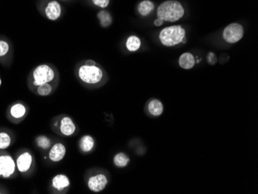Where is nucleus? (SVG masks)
I'll use <instances>...</instances> for the list:
<instances>
[{
    "label": "nucleus",
    "mask_w": 258,
    "mask_h": 194,
    "mask_svg": "<svg viewBox=\"0 0 258 194\" xmlns=\"http://www.w3.org/2000/svg\"><path fill=\"white\" fill-rule=\"evenodd\" d=\"M75 75L78 82L88 88H99L106 83L108 75L95 60H81L75 68Z\"/></svg>",
    "instance_id": "f257e3e1"
},
{
    "label": "nucleus",
    "mask_w": 258,
    "mask_h": 194,
    "mask_svg": "<svg viewBox=\"0 0 258 194\" xmlns=\"http://www.w3.org/2000/svg\"><path fill=\"white\" fill-rule=\"evenodd\" d=\"M60 75L58 68L51 63H42L35 66L27 75V85L28 89L46 83H59Z\"/></svg>",
    "instance_id": "f03ea898"
},
{
    "label": "nucleus",
    "mask_w": 258,
    "mask_h": 194,
    "mask_svg": "<svg viewBox=\"0 0 258 194\" xmlns=\"http://www.w3.org/2000/svg\"><path fill=\"white\" fill-rule=\"evenodd\" d=\"M19 175L23 178L34 176L37 171V161L34 153L28 148H21L14 154Z\"/></svg>",
    "instance_id": "7ed1b4c3"
},
{
    "label": "nucleus",
    "mask_w": 258,
    "mask_h": 194,
    "mask_svg": "<svg viewBox=\"0 0 258 194\" xmlns=\"http://www.w3.org/2000/svg\"><path fill=\"white\" fill-rule=\"evenodd\" d=\"M50 127L55 134L64 138L72 137L78 133V124L72 117L67 114H60L53 117Z\"/></svg>",
    "instance_id": "20e7f679"
},
{
    "label": "nucleus",
    "mask_w": 258,
    "mask_h": 194,
    "mask_svg": "<svg viewBox=\"0 0 258 194\" xmlns=\"http://www.w3.org/2000/svg\"><path fill=\"white\" fill-rule=\"evenodd\" d=\"M185 14V9L177 0H166L157 9V17L165 22H175L180 20Z\"/></svg>",
    "instance_id": "39448f33"
},
{
    "label": "nucleus",
    "mask_w": 258,
    "mask_h": 194,
    "mask_svg": "<svg viewBox=\"0 0 258 194\" xmlns=\"http://www.w3.org/2000/svg\"><path fill=\"white\" fill-rule=\"evenodd\" d=\"M36 8L39 14L49 21H58L65 14L64 7L58 0H37Z\"/></svg>",
    "instance_id": "423d86ee"
},
{
    "label": "nucleus",
    "mask_w": 258,
    "mask_h": 194,
    "mask_svg": "<svg viewBox=\"0 0 258 194\" xmlns=\"http://www.w3.org/2000/svg\"><path fill=\"white\" fill-rule=\"evenodd\" d=\"M30 111L28 104L17 100L7 107L6 110V118L12 124H19L27 118Z\"/></svg>",
    "instance_id": "0eeeda50"
},
{
    "label": "nucleus",
    "mask_w": 258,
    "mask_h": 194,
    "mask_svg": "<svg viewBox=\"0 0 258 194\" xmlns=\"http://www.w3.org/2000/svg\"><path fill=\"white\" fill-rule=\"evenodd\" d=\"M185 37V29L179 25L166 27L159 33V40L166 47H173L182 43Z\"/></svg>",
    "instance_id": "6e6552de"
},
{
    "label": "nucleus",
    "mask_w": 258,
    "mask_h": 194,
    "mask_svg": "<svg viewBox=\"0 0 258 194\" xmlns=\"http://www.w3.org/2000/svg\"><path fill=\"white\" fill-rule=\"evenodd\" d=\"M18 176L14 156L7 150H0V178L12 179Z\"/></svg>",
    "instance_id": "1a4fd4ad"
},
{
    "label": "nucleus",
    "mask_w": 258,
    "mask_h": 194,
    "mask_svg": "<svg viewBox=\"0 0 258 194\" xmlns=\"http://www.w3.org/2000/svg\"><path fill=\"white\" fill-rule=\"evenodd\" d=\"M14 43L9 37L0 35V64L5 69H9L14 63Z\"/></svg>",
    "instance_id": "9d476101"
},
{
    "label": "nucleus",
    "mask_w": 258,
    "mask_h": 194,
    "mask_svg": "<svg viewBox=\"0 0 258 194\" xmlns=\"http://www.w3.org/2000/svg\"><path fill=\"white\" fill-rule=\"evenodd\" d=\"M71 179L64 173H58L49 181L47 192L50 194H67L71 188Z\"/></svg>",
    "instance_id": "9b49d317"
},
{
    "label": "nucleus",
    "mask_w": 258,
    "mask_h": 194,
    "mask_svg": "<svg viewBox=\"0 0 258 194\" xmlns=\"http://www.w3.org/2000/svg\"><path fill=\"white\" fill-rule=\"evenodd\" d=\"M86 183L90 190L94 192H99L105 189L108 183V179L105 173H91L87 178Z\"/></svg>",
    "instance_id": "f8f14e48"
},
{
    "label": "nucleus",
    "mask_w": 258,
    "mask_h": 194,
    "mask_svg": "<svg viewBox=\"0 0 258 194\" xmlns=\"http://www.w3.org/2000/svg\"><path fill=\"white\" fill-rule=\"evenodd\" d=\"M243 26L241 24H234L227 26L223 32V38L229 43H235L240 41L243 37Z\"/></svg>",
    "instance_id": "ddd939ff"
},
{
    "label": "nucleus",
    "mask_w": 258,
    "mask_h": 194,
    "mask_svg": "<svg viewBox=\"0 0 258 194\" xmlns=\"http://www.w3.org/2000/svg\"><path fill=\"white\" fill-rule=\"evenodd\" d=\"M66 154V146L61 142H55L45 156H46V158L50 163H57L64 159Z\"/></svg>",
    "instance_id": "4468645a"
},
{
    "label": "nucleus",
    "mask_w": 258,
    "mask_h": 194,
    "mask_svg": "<svg viewBox=\"0 0 258 194\" xmlns=\"http://www.w3.org/2000/svg\"><path fill=\"white\" fill-rule=\"evenodd\" d=\"M17 140V136L14 130L0 127V150H7L9 148L14 146Z\"/></svg>",
    "instance_id": "2eb2a0df"
},
{
    "label": "nucleus",
    "mask_w": 258,
    "mask_h": 194,
    "mask_svg": "<svg viewBox=\"0 0 258 194\" xmlns=\"http://www.w3.org/2000/svg\"><path fill=\"white\" fill-rule=\"evenodd\" d=\"M59 83H46L39 86L35 87L30 90L33 95L39 97H48L56 92L59 87Z\"/></svg>",
    "instance_id": "dca6fc26"
},
{
    "label": "nucleus",
    "mask_w": 258,
    "mask_h": 194,
    "mask_svg": "<svg viewBox=\"0 0 258 194\" xmlns=\"http://www.w3.org/2000/svg\"><path fill=\"white\" fill-rule=\"evenodd\" d=\"M53 143V140L46 135H38L34 139L35 147L44 155L49 151Z\"/></svg>",
    "instance_id": "f3484780"
},
{
    "label": "nucleus",
    "mask_w": 258,
    "mask_h": 194,
    "mask_svg": "<svg viewBox=\"0 0 258 194\" xmlns=\"http://www.w3.org/2000/svg\"><path fill=\"white\" fill-rule=\"evenodd\" d=\"M155 10V4L152 0H142L136 6V12L140 17H146Z\"/></svg>",
    "instance_id": "a211bd4d"
},
{
    "label": "nucleus",
    "mask_w": 258,
    "mask_h": 194,
    "mask_svg": "<svg viewBox=\"0 0 258 194\" xmlns=\"http://www.w3.org/2000/svg\"><path fill=\"white\" fill-rule=\"evenodd\" d=\"M95 140L92 136L85 135L82 136L78 142V148L82 153H88L92 151L95 148Z\"/></svg>",
    "instance_id": "6ab92c4d"
},
{
    "label": "nucleus",
    "mask_w": 258,
    "mask_h": 194,
    "mask_svg": "<svg viewBox=\"0 0 258 194\" xmlns=\"http://www.w3.org/2000/svg\"><path fill=\"white\" fill-rule=\"evenodd\" d=\"M97 18H98L100 25L102 28H108L113 24L112 16L109 11L106 10V9L100 10L97 13Z\"/></svg>",
    "instance_id": "aec40b11"
},
{
    "label": "nucleus",
    "mask_w": 258,
    "mask_h": 194,
    "mask_svg": "<svg viewBox=\"0 0 258 194\" xmlns=\"http://www.w3.org/2000/svg\"><path fill=\"white\" fill-rule=\"evenodd\" d=\"M141 46H142L141 39L136 35L129 36L126 39L125 43H124V47H125L126 50L128 52H131V53L138 51L141 48Z\"/></svg>",
    "instance_id": "412c9836"
},
{
    "label": "nucleus",
    "mask_w": 258,
    "mask_h": 194,
    "mask_svg": "<svg viewBox=\"0 0 258 194\" xmlns=\"http://www.w3.org/2000/svg\"><path fill=\"white\" fill-rule=\"evenodd\" d=\"M179 63L181 68L185 70H189V69H192L195 65V57L190 53H182L179 57Z\"/></svg>",
    "instance_id": "4be33fe9"
},
{
    "label": "nucleus",
    "mask_w": 258,
    "mask_h": 194,
    "mask_svg": "<svg viewBox=\"0 0 258 194\" xmlns=\"http://www.w3.org/2000/svg\"><path fill=\"white\" fill-rule=\"evenodd\" d=\"M148 108H149V111L151 115H154V116H159L162 115V111H163V105H162V102L156 99L152 100L149 102Z\"/></svg>",
    "instance_id": "5701e85b"
},
{
    "label": "nucleus",
    "mask_w": 258,
    "mask_h": 194,
    "mask_svg": "<svg viewBox=\"0 0 258 194\" xmlns=\"http://www.w3.org/2000/svg\"><path fill=\"white\" fill-rule=\"evenodd\" d=\"M113 161H114V164L117 167L124 168L128 165L130 159H129L128 156L125 153H119L114 156Z\"/></svg>",
    "instance_id": "b1692460"
},
{
    "label": "nucleus",
    "mask_w": 258,
    "mask_h": 194,
    "mask_svg": "<svg viewBox=\"0 0 258 194\" xmlns=\"http://www.w3.org/2000/svg\"><path fill=\"white\" fill-rule=\"evenodd\" d=\"M90 5L95 8L100 9V10H104L107 7H109L111 4V0H86Z\"/></svg>",
    "instance_id": "393cba45"
},
{
    "label": "nucleus",
    "mask_w": 258,
    "mask_h": 194,
    "mask_svg": "<svg viewBox=\"0 0 258 194\" xmlns=\"http://www.w3.org/2000/svg\"><path fill=\"white\" fill-rule=\"evenodd\" d=\"M208 61L209 63H211V64H214V63L217 62V57H216L214 53H210L208 55Z\"/></svg>",
    "instance_id": "a878e982"
},
{
    "label": "nucleus",
    "mask_w": 258,
    "mask_h": 194,
    "mask_svg": "<svg viewBox=\"0 0 258 194\" xmlns=\"http://www.w3.org/2000/svg\"><path fill=\"white\" fill-rule=\"evenodd\" d=\"M10 193V190L7 186L4 185L0 184V194H9Z\"/></svg>",
    "instance_id": "bb28decb"
},
{
    "label": "nucleus",
    "mask_w": 258,
    "mask_h": 194,
    "mask_svg": "<svg viewBox=\"0 0 258 194\" xmlns=\"http://www.w3.org/2000/svg\"><path fill=\"white\" fill-rule=\"evenodd\" d=\"M154 24L156 27H160V26H162V24H163V21L159 20V19H157V20H155Z\"/></svg>",
    "instance_id": "cd10ccee"
},
{
    "label": "nucleus",
    "mask_w": 258,
    "mask_h": 194,
    "mask_svg": "<svg viewBox=\"0 0 258 194\" xmlns=\"http://www.w3.org/2000/svg\"><path fill=\"white\" fill-rule=\"evenodd\" d=\"M58 1H60V3H66V4H71V3H73L75 0H58Z\"/></svg>",
    "instance_id": "c85d7f7f"
},
{
    "label": "nucleus",
    "mask_w": 258,
    "mask_h": 194,
    "mask_svg": "<svg viewBox=\"0 0 258 194\" xmlns=\"http://www.w3.org/2000/svg\"><path fill=\"white\" fill-rule=\"evenodd\" d=\"M2 84H3L2 77H1V74H0V88H1V86H2Z\"/></svg>",
    "instance_id": "c756f323"
}]
</instances>
